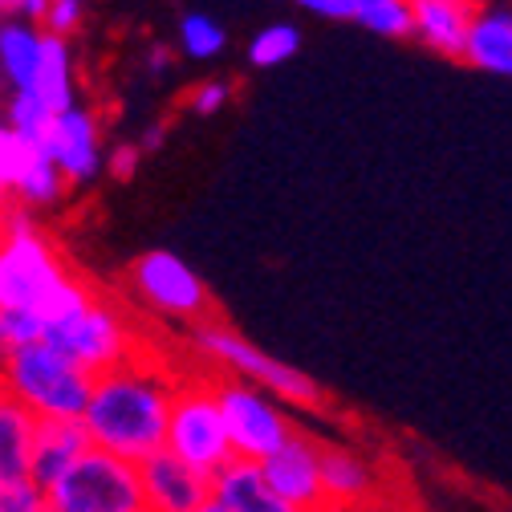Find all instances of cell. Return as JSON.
<instances>
[{"label": "cell", "mask_w": 512, "mask_h": 512, "mask_svg": "<svg viewBox=\"0 0 512 512\" xmlns=\"http://www.w3.org/2000/svg\"><path fill=\"white\" fill-rule=\"evenodd\" d=\"M61 191H66V179L57 175V167L49 163V155L41 151V147H33L29 151V159H25V167H21V175H17V183H13V204H21V208H49V204H57L61 200Z\"/></svg>", "instance_id": "obj_21"}, {"label": "cell", "mask_w": 512, "mask_h": 512, "mask_svg": "<svg viewBox=\"0 0 512 512\" xmlns=\"http://www.w3.org/2000/svg\"><path fill=\"white\" fill-rule=\"evenodd\" d=\"M378 492V476L358 447L322 443V496L338 512H362Z\"/></svg>", "instance_id": "obj_14"}, {"label": "cell", "mask_w": 512, "mask_h": 512, "mask_svg": "<svg viewBox=\"0 0 512 512\" xmlns=\"http://www.w3.org/2000/svg\"><path fill=\"white\" fill-rule=\"evenodd\" d=\"M94 301V289L61 261L29 208L5 204L0 212V309L33 313L49 330Z\"/></svg>", "instance_id": "obj_2"}, {"label": "cell", "mask_w": 512, "mask_h": 512, "mask_svg": "<svg viewBox=\"0 0 512 512\" xmlns=\"http://www.w3.org/2000/svg\"><path fill=\"white\" fill-rule=\"evenodd\" d=\"M191 512H224V508H220V504H216V500H212V496H208V500H204V504H200V508H191Z\"/></svg>", "instance_id": "obj_36"}, {"label": "cell", "mask_w": 512, "mask_h": 512, "mask_svg": "<svg viewBox=\"0 0 512 512\" xmlns=\"http://www.w3.org/2000/svg\"><path fill=\"white\" fill-rule=\"evenodd\" d=\"M175 382L179 378H171L167 366H159L155 358H139V354L98 374L90 382V399L78 419L90 447L135 468L151 460L155 452H163Z\"/></svg>", "instance_id": "obj_1"}, {"label": "cell", "mask_w": 512, "mask_h": 512, "mask_svg": "<svg viewBox=\"0 0 512 512\" xmlns=\"http://www.w3.org/2000/svg\"><path fill=\"white\" fill-rule=\"evenodd\" d=\"M163 452L187 468H196L208 480L232 464L228 431H224V419H220V407L212 395V378H179L175 382L167 431H163Z\"/></svg>", "instance_id": "obj_5"}, {"label": "cell", "mask_w": 512, "mask_h": 512, "mask_svg": "<svg viewBox=\"0 0 512 512\" xmlns=\"http://www.w3.org/2000/svg\"><path fill=\"white\" fill-rule=\"evenodd\" d=\"M228 98H232V82H200L196 90H191V98H187V106L196 110V114H216V110H224L228 106Z\"/></svg>", "instance_id": "obj_30"}, {"label": "cell", "mask_w": 512, "mask_h": 512, "mask_svg": "<svg viewBox=\"0 0 512 512\" xmlns=\"http://www.w3.org/2000/svg\"><path fill=\"white\" fill-rule=\"evenodd\" d=\"M309 512H338V508H330V504H322V508H309Z\"/></svg>", "instance_id": "obj_38"}, {"label": "cell", "mask_w": 512, "mask_h": 512, "mask_svg": "<svg viewBox=\"0 0 512 512\" xmlns=\"http://www.w3.org/2000/svg\"><path fill=\"white\" fill-rule=\"evenodd\" d=\"M293 5H301V9H305V13H313V17L354 21V5H358V0H293Z\"/></svg>", "instance_id": "obj_32"}, {"label": "cell", "mask_w": 512, "mask_h": 512, "mask_svg": "<svg viewBox=\"0 0 512 512\" xmlns=\"http://www.w3.org/2000/svg\"><path fill=\"white\" fill-rule=\"evenodd\" d=\"M74 5H86V0H74Z\"/></svg>", "instance_id": "obj_40"}, {"label": "cell", "mask_w": 512, "mask_h": 512, "mask_svg": "<svg viewBox=\"0 0 512 512\" xmlns=\"http://www.w3.org/2000/svg\"><path fill=\"white\" fill-rule=\"evenodd\" d=\"M139 488H143V512H191L208 500V476L179 464L167 452H155L139 464Z\"/></svg>", "instance_id": "obj_12"}, {"label": "cell", "mask_w": 512, "mask_h": 512, "mask_svg": "<svg viewBox=\"0 0 512 512\" xmlns=\"http://www.w3.org/2000/svg\"><path fill=\"white\" fill-rule=\"evenodd\" d=\"M261 476L297 512L326 504V496H322V443L305 431H293L269 460H261Z\"/></svg>", "instance_id": "obj_11"}, {"label": "cell", "mask_w": 512, "mask_h": 512, "mask_svg": "<svg viewBox=\"0 0 512 512\" xmlns=\"http://www.w3.org/2000/svg\"><path fill=\"white\" fill-rule=\"evenodd\" d=\"M90 374L61 358L49 342H29L0 354V395L25 407L33 419H82Z\"/></svg>", "instance_id": "obj_3"}, {"label": "cell", "mask_w": 512, "mask_h": 512, "mask_svg": "<svg viewBox=\"0 0 512 512\" xmlns=\"http://www.w3.org/2000/svg\"><path fill=\"white\" fill-rule=\"evenodd\" d=\"M196 350L212 366H220L224 378L248 382V387H261L277 403H289V407H317V403H322V391H317V382L309 374H301L293 362H281V358L265 354L261 346H252L232 326L200 322L196 326Z\"/></svg>", "instance_id": "obj_4"}, {"label": "cell", "mask_w": 512, "mask_h": 512, "mask_svg": "<svg viewBox=\"0 0 512 512\" xmlns=\"http://www.w3.org/2000/svg\"><path fill=\"white\" fill-rule=\"evenodd\" d=\"M45 504L49 512H143L139 468L90 447L66 476L45 488Z\"/></svg>", "instance_id": "obj_8"}, {"label": "cell", "mask_w": 512, "mask_h": 512, "mask_svg": "<svg viewBox=\"0 0 512 512\" xmlns=\"http://www.w3.org/2000/svg\"><path fill=\"white\" fill-rule=\"evenodd\" d=\"M37 102H45L53 114L74 110L78 106V86H74V53L70 41L45 37L41 33V61H37V78L29 90Z\"/></svg>", "instance_id": "obj_18"}, {"label": "cell", "mask_w": 512, "mask_h": 512, "mask_svg": "<svg viewBox=\"0 0 512 512\" xmlns=\"http://www.w3.org/2000/svg\"><path fill=\"white\" fill-rule=\"evenodd\" d=\"M143 66H147V74H151V78H163V74H167V66H171V49L155 41V45L147 49V57H143Z\"/></svg>", "instance_id": "obj_33"}, {"label": "cell", "mask_w": 512, "mask_h": 512, "mask_svg": "<svg viewBox=\"0 0 512 512\" xmlns=\"http://www.w3.org/2000/svg\"><path fill=\"white\" fill-rule=\"evenodd\" d=\"M29 151H33V143H25V139H17L5 122H0V191H13V183H17V175H21V167H25V159H29Z\"/></svg>", "instance_id": "obj_28"}, {"label": "cell", "mask_w": 512, "mask_h": 512, "mask_svg": "<svg viewBox=\"0 0 512 512\" xmlns=\"http://www.w3.org/2000/svg\"><path fill=\"white\" fill-rule=\"evenodd\" d=\"M212 395L228 431V447H232V460H248V464H261L269 460L277 447L297 431L285 415V407L265 395L261 387H248V382L236 378H212Z\"/></svg>", "instance_id": "obj_7"}, {"label": "cell", "mask_w": 512, "mask_h": 512, "mask_svg": "<svg viewBox=\"0 0 512 512\" xmlns=\"http://www.w3.org/2000/svg\"><path fill=\"white\" fill-rule=\"evenodd\" d=\"M163 139H167V126H163V122H147L135 147H139V151L147 155V151H159V147H163Z\"/></svg>", "instance_id": "obj_34"}, {"label": "cell", "mask_w": 512, "mask_h": 512, "mask_svg": "<svg viewBox=\"0 0 512 512\" xmlns=\"http://www.w3.org/2000/svg\"><path fill=\"white\" fill-rule=\"evenodd\" d=\"M354 21L366 33H374V37H391V41L411 37L407 0H358V5H354Z\"/></svg>", "instance_id": "obj_22"}, {"label": "cell", "mask_w": 512, "mask_h": 512, "mask_svg": "<svg viewBox=\"0 0 512 512\" xmlns=\"http://www.w3.org/2000/svg\"><path fill=\"white\" fill-rule=\"evenodd\" d=\"M301 49V29L297 25H269L248 41V61L256 70H273L293 61V53Z\"/></svg>", "instance_id": "obj_23"}, {"label": "cell", "mask_w": 512, "mask_h": 512, "mask_svg": "<svg viewBox=\"0 0 512 512\" xmlns=\"http://www.w3.org/2000/svg\"><path fill=\"white\" fill-rule=\"evenodd\" d=\"M37 419L0 395V488L29 480V447H33Z\"/></svg>", "instance_id": "obj_20"}, {"label": "cell", "mask_w": 512, "mask_h": 512, "mask_svg": "<svg viewBox=\"0 0 512 512\" xmlns=\"http://www.w3.org/2000/svg\"><path fill=\"white\" fill-rule=\"evenodd\" d=\"M41 61V29L29 21H0V74L13 86V94L33 90Z\"/></svg>", "instance_id": "obj_19"}, {"label": "cell", "mask_w": 512, "mask_h": 512, "mask_svg": "<svg viewBox=\"0 0 512 512\" xmlns=\"http://www.w3.org/2000/svg\"><path fill=\"white\" fill-rule=\"evenodd\" d=\"M460 57L472 70H484L496 78L512 74V13H508V5H484L480 0Z\"/></svg>", "instance_id": "obj_16"}, {"label": "cell", "mask_w": 512, "mask_h": 512, "mask_svg": "<svg viewBox=\"0 0 512 512\" xmlns=\"http://www.w3.org/2000/svg\"><path fill=\"white\" fill-rule=\"evenodd\" d=\"M82 17H86V5H74V0H49L37 29L45 37H61V41H70L78 29H82Z\"/></svg>", "instance_id": "obj_27"}, {"label": "cell", "mask_w": 512, "mask_h": 512, "mask_svg": "<svg viewBox=\"0 0 512 512\" xmlns=\"http://www.w3.org/2000/svg\"><path fill=\"white\" fill-rule=\"evenodd\" d=\"M224 45H228V33H224L212 17L187 13V17L179 21V49H183L191 61H212V57L224 53Z\"/></svg>", "instance_id": "obj_25"}, {"label": "cell", "mask_w": 512, "mask_h": 512, "mask_svg": "<svg viewBox=\"0 0 512 512\" xmlns=\"http://www.w3.org/2000/svg\"><path fill=\"white\" fill-rule=\"evenodd\" d=\"M90 452V439L78 419H37L33 447H29V480L45 492L57 484L82 456Z\"/></svg>", "instance_id": "obj_13"}, {"label": "cell", "mask_w": 512, "mask_h": 512, "mask_svg": "<svg viewBox=\"0 0 512 512\" xmlns=\"http://www.w3.org/2000/svg\"><path fill=\"white\" fill-rule=\"evenodd\" d=\"M41 338H45V326L37 322L33 313L0 309V354L17 350V346H29V342H41Z\"/></svg>", "instance_id": "obj_26"}, {"label": "cell", "mask_w": 512, "mask_h": 512, "mask_svg": "<svg viewBox=\"0 0 512 512\" xmlns=\"http://www.w3.org/2000/svg\"><path fill=\"white\" fill-rule=\"evenodd\" d=\"M41 151L49 155V163L66 183H94L102 175V155H106L98 114H90L86 106L53 114Z\"/></svg>", "instance_id": "obj_10"}, {"label": "cell", "mask_w": 512, "mask_h": 512, "mask_svg": "<svg viewBox=\"0 0 512 512\" xmlns=\"http://www.w3.org/2000/svg\"><path fill=\"white\" fill-rule=\"evenodd\" d=\"M0 122H5L17 139L41 147V139H45V131H49V122H53V110H49L45 102H37V98L25 90V94H13V98H9L5 118H0Z\"/></svg>", "instance_id": "obj_24"}, {"label": "cell", "mask_w": 512, "mask_h": 512, "mask_svg": "<svg viewBox=\"0 0 512 512\" xmlns=\"http://www.w3.org/2000/svg\"><path fill=\"white\" fill-rule=\"evenodd\" d=\"M45 5H49V0H17V13H25V21L37 25L41 13H45Z\"/></svg>", "instance_id": "obj_35"}, {"label": "cell", "mask_w": 512, "mask_h": 512, "mask_svg": "<svg viewBox=\"0 0 512 512\" xmlns=\"http://www.w3.org/2000/svg\"><path fill=\"white\" fill-rule=\"evenodd\" d=\"M41 342H49L61 358L74 362L90 378L122 366L126 358H135V346H139L131 322L122 317V309L102 301L98 293L86 309H78L74 317H66V322L49 326Z\"/></svg>", "instance_id": "obj_6"}, {"label": "cell", "mask_w": 512, "mask_h": 512, "mask_svg": "<svg viewBox=\"0 0 512 512\" xmlns=\"http://www.w3.org/2000/svg\"><path fill=\"white\" fill-rule=\"evenodd\" d=\"M139 159H143V151H139L135 143H114V147L102 155V171L114 175V179H131V175L139 171Z\"/></svg>", "instance_id": "obj_31"}, {"label": "cell", "mask_w": 512, "mask_h": 512, "mask_svg": "<svg viewBox=\"0 0 512 512\" xmlns=\"http://www.w3.org/2000/svg\"><path fill=\"white\" fill-rule=\"evenodd\" d=\"M5 204H9V196H5V191H0V212H5Z\"/></svg>", "instance_id": "obj_39"}, {"label": "cell", "mask_w": 512, "mask_h": 512, "mask_svg": "<svg viewBox=\"0 0 512 512\" xmlns=\"http://www.w3.org/2000/svg\"><path fill=\"white\" fill-rule=\"evenodd\" d=\"M0 512H49V504L33 480H21V484L0 488Z\"/></svg>", "instance_id": "obj_29"}, {"label": "cell", "mask_w": 512, "mask_h": 512, "mask_svg": "<svg viewBox=\"0 0 512 512\" xmlns=\"http://www.w3.org/2000/svg\"><path fill=\"white\" fill-rule=\"evenodd\" d=\"M131 289L139 293V301L159 313V317H175V322H191L200 326L212 313V293L204 285V277L191 269L183 256L155 248L143 252L131 265Z\"/></svg>", "instance_id": "obj_9"}, {"label": "cell", "mask_w": 512, "mask_h": 512, "mask_svg": "<svg viewBox=\"0 0 512 512\" xmlns=\"http://www.w3.org/2000/svg\"><path fill=\"white\" fill-rule=\"evenodd\" d=\"M480 0H407L411 37L443 57H460Z\"/></svg>", "instance_id": "obj_15"}, {"label": "cell", "mask_w": 512, "mask_h": 512, "mask_svg": "<svg viewBox=\"0 0 512 512\" xmlns=\"http://www.w3.org/2000/svg\"><path fill=\"white\" fill-rule=\"evenodd\" d=\"M208 496L224 508V512H297L289 508L261 476V464L248 460H232L228 468H220L208 480Z\"/></svg>", "instance_id": "obj_17"}, {"label": "cell", "mask_w": 512, "mask_h": 512, "mask_svg": "<svg viewBox=\"0 0 512 512\" xmlns=\"http://www.w3.org/2000/svg\"><path fill=\"white\" fill-rule=\"evenodd\" d=\"M9 13H17V0H0V17H9Z\"/></svg>", "instance_id": "obj_37"}]
</instances>
